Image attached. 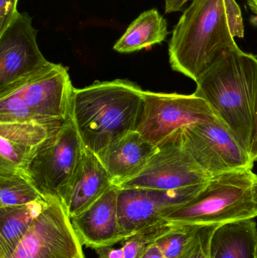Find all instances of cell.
Returning <instances> with one entry per match:
<instances>
[{"mask_svg":"<svg viewBox=\"0 0 257 258\" xmlns=\"http://www.w3.org/2000/svg\"><path fill=\"white\" fill-rule=\"evenodd\" d=\"M205 183L167 191L119 188L118 219L125 239L164 220L166 213L197 195Z\"/></svg>","mask_w":257,"mask_h":258,"instance_id":"11","label":"cell"},{"mask_svg":"<svg viewBox=\"0 0 257 258\" xmlns=\"http://www.w3.org/2000/svg\"><path fill=\"white\" fill-rule=\"evenodd\" d=\"M211 177L184 148L180 133L168 144L158 147L138 174L117 187L176 190L207 183Z\"/></svg>","mask_w":257,"mask_h":258,"instance_id":"10","label":"cell"},{"mask_svg":"<svg viewBox=\"0 0 257 258\" xmlns=\"http://www.w3.org/2000/svg\"><path fill=\"white\" fill-rule=\"evenodd\" d=\"M113 186L111 177L98 155L84 146L61 203L71 219L84 212Z\"/></svg>","mask_w":257,"mask_h":258,"instance_id":"14","label":"cell"},{"mask_svg":"<svg viewBox=\"0 0 257 258\" xmlns=\"http://www.w3.org/2000/svg\"><path fill=\"white\" fill-rule=\"evenodd\" d=\"M144 91L125 80L96 82L74 88L70 117L84 147L95 154L135 131Z\"/></svg>","mask_w":257,"mask_h":258,"instance_id":"3","label":"cell"},{"mask_svg":"<svg viewBox=\"0 0 257 258\" xmlns=\"http://www.w3.org/2000/svg\"><path fill=\"white\" fill-rule=\"evenodd\" d=\"M256 258H257V246H256Z\"/></svg>","mask_w":257,"mask_h":258,"instance_id":"31","label":"cell"},{"mask_svg":"<svg viewBox=\"0 0 257 258\" xmlns=\"http://www.w3.org/2000/svg\"><path fill=\"white\" fill-rule=\"evenodd\" d=\"M174 226L166 220H163L133 233L123 241L122 248L125 258L142 257L160 237L172 230Z\"/></svg>","mask_w":257,"mask_h":258,"instance_id":"21","label":"cell"},{"mask_svg":"<svg viewBox=\"0 0 257 258\" xmlns=\"http://www.w3.org/2000/svg\"><path fill=\"white\" fill-rule=\"evenodd\" d=\"M218 226H199L184 251L177 258H211V238Z\"/></svg>","mask_w":257,"mask_h":258,"instance_id":"24","label":"cell"},{"mask_svg":"<svg viewBox=\"0 0 257 258\" xmlns=\"http://www.w3.org/2000/svg\"><path fill=\"white\" fill-rule=\"evenodd\" d=\"M167 35V21L157 9H150L140 14L131 22L113 49L119 53L140 51L161 43Z\"/></svg>","mask_w":257,"mask_h":258,"instance_id":"18","label":"cell"},{"mask_svg":"<svg viewBox=\"0 0 257 258\" xmlns=\"http://www.w3.org/2000/svg\"><path fill=\"white\" fill-rule=\"evenodd\" d=\"M247 3L252 12L257 15V0H247Z\"/></svg>","mask_w":257,"mask_h":258,"instance_id":"30","label":"cell"},{"mask_svg":"<svg viewBox=\"0 0 257 258\" xmlns=\"http://www.w3.org/2000/svg\"><path fill=\"white\" fill-rule=\"evenodd\" d=\"M98 258H125L123 248H114L112 246L102 247L95 249Z\"/></svg>","mask_w":257,"mask_h":258,"instance_id":"26","label":"cell"},{"mask_svg":"<svg viewBox=\"0 0 257 258\" xmlns=\"http://www.w3.org/2000/svg\"><path fill=\"white\" fill-rule=\"evenodd\" d=\"M181 138L187 153L211 176L253 168L250 154L220 119L187 127Z\"/></svg>","mask_w":257,"mask_h":258,"instance_id":"9","label":"cell"},{"mask_svg":"<svg viewBox=\"0 0 257 258\" xmlns=\"http://www.w3.org/2000/svg\"><path fill=\"white\" fill-rule=\"evenodd\" d=\"M140 258H166L163 255L159 248L154 244L142 257Z\"/></svg>","mask_w":257,"mask_h":258,"instance_id":"29","label":"cell"},{"mask_svg":"<svg viewBox=\"0 0 257 258\" xmlns=\"http://www.w3.org/2000/svg\"><path fill=\"white\" fill-rule=\"evenodd\" d=\"M83 147L70 118L38 147L26 167L25 174L44 199H57L61 203Z\"/></svg>","mask_w":257,"mask_h":258,"instance_id":"6","label":"cell"},{"mask_svg":"<svg viewBox=\"0 0 257 258\" xmlns=\"http://www.w3.org/2000/svg\"><path fill=\"white\" fill-rule=\"evenodd\" d=\"M250 156L253 163L257 162V105L256 119H255L254 129H253V138H252L251 147H250Z\"/></svg>","mask_w":257,"mask_h":258,"instance_id":"28","label":"cell"},{"mask_svg":"<svg viewBox=\"0 0 257 258\" xmlns=\"http://www.w3.org/2000/svg\"><path fill=\"white\" fill-rule=\"evenodd\" d=\"M61 125L50 126L37 122L0 123V171L25 174L33 153L52 131Z\"/></svg>","mask_w":257,"mask_h":258,"instance_id":"16","label":"cell"},{"mask_svg":"<svg viewBox=\"0 0 257 258\" xmlns=\"http://www.w3.org/2000/svg\"><path fill=\"white\" fill-rule=\"evenodd\" d=\"M218 118L200 97L143 92V107L136 130L152 145H165L184 128Z\"/></svg>","mask_w":257,"mask_h":258,"instance_id":"5","label":"cell"},{"mask_svg":"<svg viewBox=\"0 0 257 258\" xmlns=\"http://www.w3.org/2000/svg\"><path fill=\"white\" fill-rule=\"evenodd\" d=\"M241 8L235 0H193L174 27L168 43L173 71L197 82L244 38Z\"/></svg>","mask_w":257,"mask_h":258,"instance_id":"1","label":"cell"},{"mask_svg":"<svg viewBox=\"0 0 257 258\" xmlns=\"http://www.w3.org/2000/svg\"><path fill=\"white\" fill-rule=\"evenodd\" d=\"M18 0H0V33L12 23L18 14Z\"/></svg>","mask_w":257,"mask_h":258,"instance_id":"25","label":"cell"},{"mask_svg":"<svg viewBox=\"0 0 257 258\" xmlns=\"http://www.w3.org/2000/svg\"><path fill=\"white\" fill-rule=\"evenodd\" d=\"M15 122L39 123L33 110L19 95H10L0 98V123Z\"/></svg>","mask_w":257,"mask_h":258,"instance_id":"23","label":"cell"},{"mask_svg":"<svg viewBox=\"0 0 257 258\" xmlns=\"http://www.w3.org/2000/svg\"><path fill=\"white\" fill-rule=\"evenodd\" d=\"M73 90L67 69L53 63L40 75L8 95L21 96L33 110L39 123L58 126L71 118Z\"/></svg>","mask_w":257,"mask_h":258,"instance_id":"12","label":"cell"},{"mask_svg":"<svg viewBox=\"0 0 257 258\" xmlns=\"http://www.w3.org/2000/svg\"><path fill=\"white\" fill-rule=\"evenodd\" d=\"M190 0H165V12L166 13H172V12L182 11L184 6Z\"/></svg>","mask_w":257,"mask_h":258,"instance_id":"27","label":"cell"},{"mask_svg":"<svg viewBox=\"0 0 257 258\" xmlns=\"http://www.w3.org/2000/svg\"><path fill=\"white\" fill-rule=\"evenodd\" d=\"M257 224L253 219L220 225L211 241V258H256Z\"/></svg>","mask_w":257,"mask_h":258,"instance_id":"17","label":"cell"},{"mask_svg":"<svg viewBox=\"0 0 257 258\" xmlns=\"http://www.w3.org/2000/svg\"><path fill=\"white\" fill-rule=\"evenodd\" d=\"M43 199L24 173L0 171V207L24 206Z\"/></svg>","mask_w":257,"mask_h":258,"instance_id":"20","label":"cell"},{"mask_svg":"<svg viewBox=\"0 0 257 258\" xmlns=\"http://www.w3.org/2000/svg\"><path fill=\"white\" fill-rule=\"evenodd\" d=\"M199 227L196 225H175L168 233L160 237L155 245L166 258H177L184 251Z\"/></svg>","mask_w":257,"mask_h":258,"instance_id":"22","label":"cell"},{"mask_svg":"<svg viewBox=\"0 0 257 258\" xmlns=\"http://www.w3.org/2000/svg\"><path fill=\"white\" fill-rule=\"evenodd\" d=\"M158 149L135 130L116 140L97 155L113 185L119 186L138 174Z\"/></svg>","mask_w":257,"mask_h":258,"instance_id":"15","label":"cell"},{"mask_svg":"<svg viewBox=\"0 0 257 258\" xmlns=\"http://www.w3.org/2000/svg\"><path fill=\"white\" fill-rule=\"evenodd\" d=\"M46 200L42 212L8 258H84L82 245L64 206L57 199Z\"/></svg>","mask_w":257,"mask_h":258,"instance_id":"8","label":"cell"},{"mask_svg":"<svg viewBox=\"0 0 257 258\" xmlns=\"http://www.w3.org/2000/svg\"><path fill=\"white\" fill-rule=\"evenodd\" d=\"M46 201L0 207V258H8L15 251Z\"/></svg>","mask_w":257,"mask_h":258,"instance_id":"19","label":"cell"},{"mask_svg":"<svg viewBox=\"0 0 257 258\" xmlns=\"http://www.w3.org/2000/svg\"><path fill=\"white\" fill-rule=\"evenodd\" d=\"M119 188H110L84 212L71 218L81 245L97 249L113 246L125 238L118 219Z\"/></svg>","mask_w":257,"mask_h":258,"instance_id":"13","label":"cell"},{"mask_svg":"<svg viewBox=\"0 0 257 258\" xmlns=\"http://www.w3.org/2000/svg\"><path fill=\"white\" fill-rule=\"evenodd\" d=\"M203 98L250 154L257 105V58L239 47L224 54L196 82Z\"/></svg>","mask_w":257,"mask_h":258,"instance_id":"2","label":"cell"},{"mask_svg":"<svg viewBox=\"0 0 257 258\" xmlns=\"http://www.w3.org/2000/svg\"><path fill=\"white\" fill-rule=\"evenodd\" d=\"M37 33L29 14L18 12L0 33V98L15 92L52 65L39 49Z\"/></svg>","mask_w":257,"mask_h":258,"instance_id":"7","label":"cell"},{"mask_svg":"<svg viewBox=\"0 0 257 258\" xmlns=\"http://www.w3.org/2000/svg\"><path fill=\"white\" fill-rule=\"evenodd\" d=\"M257 218V174L242 168L211 176L203 189L163 219L174 225H223Z\"/></svg>","mask_w":257,"mask_h":258,"instance_id":"4","label":"cell"}]
</instances>
